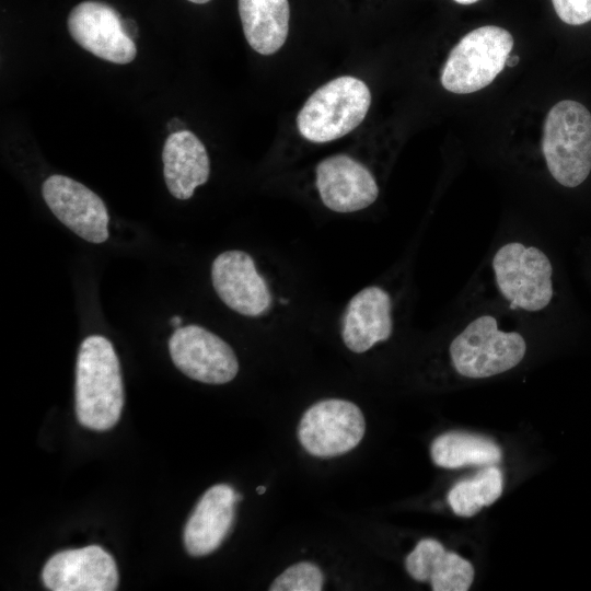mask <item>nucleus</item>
Returning a JSON list of instances; mask_svg holds the SVG:
<instances>
[{"label":"nucleus","instance_id":"1","mask_svg":"<svg viewBox=\"0 0 591 591\" xmlns=\"http://www.w3.org/2000/svg\"><path fill=\"white\" fill-rule=\"evenodd\" d=\"M124 406V385L112 343L92 335L80 345L76 369V414L89 429L114 427Z\"/></svg>","mask_w":591,"mask_h":591},{"label":"nucleus","instance_id":"2","mask_svg":"<svg viewBox=\"0 0 591 591\" xmlns=\"http://www.w3.org/2000/svg\"><path fill=\"white\" fill-rule=\"evenodd\" d=\"M542 151L552 176L563 186L577 187L591 171V113L581 103L564 100L547 113Z\"/></svg>","mask_w":591,"mask_h":591},{"label":"nucleus","instance_id":"3","mask_svg":"<svg viewBox=\"0 0 591 591\" xmlns=\"http://www.w3.org/2000/svg\"><path fill=\"white\" fill-rule=\"evenodd\" d=\"M371 105L368 85L352 76L335 78L314 91L297 116L300 135L324 143L341 138L358 127Z\"/></svg>","mask_w":591,"mask_h":591},{"label":"nucleus","instance_id":"4","mask_svg":"<svg viewBox=\"0 0 591 591\" xmlns=\"http://www.w3.org/2000/svg\"><path fill=\"white\" fill-rule=\"evenodd\" d=\"M513 37L505 28L486 25L464 35L451 49L441 72L442 86L456 94L489 85L507 65Z\"/></svg>","mask_w":591,"mask_h":591},{"label":"nucleus","instance_id":"5","mask_svg":"<svg viewBox=\"0 0 591 591\" xmlns=\"http://www.w3.org/2000/svg\"><path fill=\"white\" fill-rule=\"evenodd\" d=\"M525 351L524 338L517 332L500 331L490 315L471 322L450 345L454 369L471 379L503 373L519 364Z\"/></svg>","mask_w":591,"mask_h":591},{"label":"nucleus","instance_id":"6","mask_svg":"<svg viewBox=\"0 0 591 591\" xmlns=\"http://www.w3.org/2000/svg\"><path fill=\"white\" fill-rule=\"evenodd\" d=\"M496 282L511 308L535 312L553 297V268L548 257L534 246L513 242L501 246L493 259Z\"/></svg>","mask_w":591,"mask_h":591},{"label":"nucleus","instance_id":"7","mask_svg":"<svg viewBox=\"0 0 591 591\" xmlns=\"http://www.w3.org/2000/svg\"><path fill=\"white\" fill-rule=\"evenodd\" d=\"M364 431L363 414L355 403L327 398L305 410L298 426V439L311 455L332 457L356 448Z\"/></svg>","mask_w":591,"mask_h":591},{"label":"nucleus","instance_id":"8","mask_svg":"<svg viewBox=\"0 0 591 591\" xmlns=\"http://www.w3.org/2000/svg\"><path fill=\"white\" fill-rule=\"evenodd\" d=\"M171 358L188 378L207 383L224 384L239 371L237 358L222 338L199 325L178 327L169 340Z\"/></svg>","mask_w":591,"mask_h":591},{"label":"nucleus","instance_id":"9","mask_svg":"<svg viewBox=\"0 0 591 591\" xmlns=\"http://www.w3.org/2000/svg\"><path fill=\"white\" fill-rule=\"evenodd\" d=\"M67 26L76 43L101 59L126 65L137 55L120 14L105 2H80L70 11Z\"/></svg>","mask_w":591,"mask_h":591},{"label":"nucleus","instance_id":"10","mask_svg":"<svg viewBox=\"0 0 591 591\" xmlns=\"http://www.w3.org/2000/svg\"><path fill=\"white\" fill-rule=\"evenodd\" d=\"M45 202L67 228L91 243L108 239V212L104 201L83 184L60 174L42 186Z\"/></svg>","mask_w":591,"mask_h":591},{"label":"nucleus","instance_id":"11","mask_svg":"<svg viewBox=\"0 0 591 591\" xmlns=\"http://www.w3.org/2000/svg\"><path fill=\"white\" fill-rule=\"evenodd\" d=\"M211 281L221 301L239 314L256 317L271 305L268 285L246 252L232 250L219 254L211 265Z\"/></svg>","mask_w":591,"mask_h":591},{"label":"nucleus","instance_id":"12","mask_svg":"<svg viewBox=\"0 0 591 591\" xmlns=\"http://www.w3.org/2000/svg\"><path fill=\"white\" fill-rule=\"evenodd\" d=\"M42 578L53 591H113L118 584L116 563L99 545L55 554L44 566Z\"/></svg>","mask_w":591,"mask_h":591},{"label":"nucleus","instance_id":"13","mask_svg":"<svg viewBox=\"0 0 591 591\" xmlns=\"http://www.w3.org/2000/svg\"><path fill=\"white\" fill-rule=\"evenodd\" d=\"M315 184L324 206L339 213L362 210L379 196L372 173L347 154L322 160L315 169Z\"/></svg>","mask_w":591,"mask_h":591},{"label":"nucleus","instance_id":"14","mask_svg":"<svg viewBox=\"0 0 591 591\" xmlns=\"http://www.w3.org/2000/svg\"><path fill=\"white\" fill-rule=\"evenodd\" d=\"M241 498L227 484H218L206 490L184 529V545L189 555L205 556L222 544L232 529L235 503Z\"/></svg>","mask_w":591,"mask_h":591},{"label":"nucleus","instance_id":"15","mask_svg":"<svg viewBox=\"0 0 591 591\" xmlns=\"http://www.w3.org/2000/svg\"><path fill=\"white\" fill-rule=\"evenodd\" d=\"M392 301L382 288L370 286L348 302L341 318V338L352 352L362 354L392 335Z\"/></svg>","mask_w":591,"mask_h":591},{"label":"nucleus","instance_id":"16","mask_svg":"<svg viewBox=\"0 0 591 591\" xmlns=\"http://www.w3.org/2000/svg\"><path fill=\"white\" fill-rule=\"evenodd\" d=\"M163 175L169 192L177 199H189L210 174V161L200 139L184 129L170 134L163 151Z\"/></svg>","mask_w":591,"mask_h":591},{"label":"nucleus","instance_id":"17","mask_svg":"<svg viewBox=\"0 0 591 591\" xmlns=\"http://www.w3.org/2000/svg\"><path fill=\"white\" fill-rule=\"evenodd\" d=\"M405 567L420 582L429 581L433 591H467L474 580V567L440 542L424 538L407 555Z\"/></svg>","mask_w":591,"mask_h":591},{"label":"nucleus","instance_id":"18","mask_svg":"<svg viewBox=\"0 0 591 591\" xmlns=\"http://www.w3.org/2000/svg\"><path fill=\"white\" fill-rule=\"evenodd\" d=\"M244 36L256 53L273 55L288 37L290 7L288 0H239Z\"/></svg>","mask_w":591,"mask_h":591},{"label":"nucleus","instance_id":"19","mask_svg":"<svg viewBox=\"0 0 591 591\" xmlns=\"http://www.w3.org/2000/svg\"><path fill=\"white\" fill-rule=\"evenodd\" d=\"M430 455L437 466L452 470L468 465H494L501 461L502 453L486 437L450 431L432 441Z\"/></svg>","mask_w":591,"mask_h":591},{"label":"nucleus","instance_id":"20","mask_svg":"<svg viewBox=\"0 0 591 591\" xmlns=\"http://www.w3.org/2000/svg\"><path fill=\"white\" fill-rule=\"evenodd\" d=\"M502 489L501 471L490 465L474 477L456 483L448 494V502L456 515L470 518L498 500Z\"/></svg>","mask_w":591,"mask_h":591},{"label":"nucleus","instance_id":"21","mask_svg":"<svg viewBox=\"0 0 591 591\" xmlns=\"http://www.w3.org/2000/svg\"><path fill=\"white\" fill-rule=\"evenodd\" d=\"M324 575L318 566L300 561L282 571L270 584L269 591H321Z\"/></svg>","mask_w":591,"mask_h":591},{"label":"nucleus","instance_id":"22","mask_svg":"<svg viewBox=\"0 0 591 591\" xmlns=\"http://www.w3.org/2000/svg\"><path fill=\"white\" fill-rule=\"evenodd\" d=\"M558 18L569 25H582L591 21V0H552Z\"/></svg>","mask_w":591,"mask_h":591},{"label":"nucleus","instance_id":"23","mask_svg":"<svg viewBox=\"0 0 591 591\" xmlns=\"http://www.w3.org/2000/svg\"><path fill=\"white\" fill-rule=\"evenodd\" d=\"M124 25L127 34L131 39H135L137 37V25L131 20H124Z\"/></svg>","mask_w":591,"mask_h":591},{"label":"nucleus","instance_id":"24","mask_svg":"<svg viewBox=\"0 0 591 591\" xmlns=\"http://www.w3.org/2000/svg\"><path fill=\"white\" fill-rule=\"evenodd\" d=\"M184 124L177 118H172L167 123V129L170 130L171 134L184 130V128H182Z\"/></svg>","mask_w":591,"mask_h":591},{"label":"nucleus","instance_id":"25","mask_svg":"<svg viewBox=\"0 0 591 591\" xmlns=\"http://www.w3.org/2000/svg\"><path fill=\"white\" fill-rule=\"evenodd\" d=\"M170 324L174 326L175 328H178L182 324V317L178 315H175L171 318Z\"/></svg>","mask_w":591,"mask_h":591},{"label":"nucleus","instance_id":"26","mask_svg":"<svg viewBox=\"0 0 591 591\" xmlns=\"http://www.w3.org/2000/svg\"><path fill=\"white\" fill-rule=\"evenodd\" d=\"M520 61V57L519 56H513V57H510L508 58L507 60V66L509 67H513L515 65H518V62Z\"/></svg>","mask_w":591,"mask_h":591},{"label":"nucleus","instance_id":"27","mask_svg":"<svg viewBox=\"0 0 591 591\" xmlns=\"http://www.w3.org/2000/svg\"><path fill=\"white\" fill-rule=\"evenodd\" d=\"M454 1L461 4H471V3L477 2L478 0H454Z\"/></svg>","mask_w":591,"mask_h":591},{"label":"nucleus","instance_id":"28","mask_svg":"<svg viewBox=\"0 0 591 591\" xmlns=\"http://www.w3.org/2000/svg\"><path fill=\"white\" fill-rule=\"evenodd\" d=\"M192 3H196V4H204V3H207L209 2L210 0H187Z\"/></svg>","mask_w":591,"mask_h":591},{"label":"nucleus","instance_id":"29","mask_svg":"<svg viewBox=\"0 0 591 591\" xmlns=\"http://www.w3.org/2000/svg\"><path fill=\"white\" fill-rule=\"evenodd\" d=\"M265 490H266V487H265V486H259V487L256 488V491H257L258 494H264Z\"/></svg>","mask_w":591,"mask_h":591}]
</instances>
